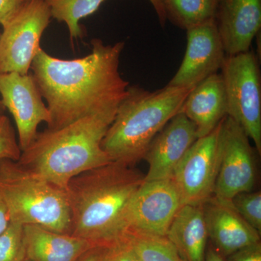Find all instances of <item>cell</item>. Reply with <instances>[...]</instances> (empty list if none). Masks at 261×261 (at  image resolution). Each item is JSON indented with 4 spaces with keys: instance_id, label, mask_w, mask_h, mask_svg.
I'll return each instance as SVG.
<instances>
[{
    "instance_id": "f546056e",
    "label": "cell",
    "mask_w": 261,
    "mask_h": 261,
    "mask_svg": "<svg viewBox=\"0 0 261 261\" xmlns=\"http://www.w3.org/2000/svg\"><path fill=\"white\" fill-rule=\"evenodd\" d=\"M149 1L152 6L153 7L154 11L157 14L158 18H159V23L163 28L166 25V20H166V15H165L161 0H149Z\"/></svg>"
},
{
    "instance_id": "3957f363",
    "label": "cell",
    "mask_w": 261,
    "mask_h": 261,
    "mask_svg": "<svg viewBox=\"0 0 261 261\" xmlns=\"http://www.w3.org/2000/svg\"><path fill=\"white\" fill-rule=\"evenodd\" d=\"M114 118L90 115L57 129L38 132L18 163L65 190L81 173L113 162L101 144Z\"/></svg>"
},
{
    "instance_id": "ba28073f",
    "label": "cell",
    "mask_w": 261,
    "mask_h": 261,
    "mask_svg": "<svg viewBox=\"0 0 261 261\" xmlns=\"http://www.w3.org/2000/svg\"><path fill=\"white\" fill-rule=\"evenodd\" d=\"M219 146V173L213 197L231 202L239 193L253 191L256 183L255 154L245 130L228 116L220 123Z\"/></svg>"
},
{
    "instance_id": "4316f807",
    "label": "cell",
    "mask_w": 261,
    "mask_h": 261,
    "mask_svg": "<svg viewBox=\"0 0 261 261\" xmlns=\"http://www.w3.org/2000/svg\"><path fill=\"white\" fill-rule=\"evenodd\" d=\"M27 3V0H0V25L4 27Z\"/></svg>"
},
{
    "instance_id": "d6986e66",
    "label": "cell",
    "mask_w": 261,
    "mask_h": 261,
    "mask_svg": "<svg viewBox=\"0 0 261 261\" xmlns=\"http://www.w3.org/2000/svg\"><path fill=\"white\" fill-rule=\"evenodd\" d=\"M166 20L189 30L214 20L219 0H161Z\"/></svg>"
},
{
    "instance_id": "2e32d148",
    "label": "cell",
    "mask_w": 261,
    "mask_h": 261,
    "mask_svg": "<svg viewBox=\"0 0 261 261\" xmlns=\"http://www.w3.org/2000/svg\"><path fill=\"white\" fill-rule=\"evenodd\" d=\"M179 113L195 124L197 137H205L227 116V102L221 73L205 79L190 91Z\"/></svg>"
},
{
    "instance_id": "ffe728a7",
    "label": "cell",
    "mask_w": 261,
    "mask_h": 261,
    "mask_svg": "<svg viewBox=\"0 0 261 261\" xmlns=\"http://www.w3.org/2000/svg\"><path fill=\"white\" fill-rule=\"evenodd\" d=\"M51 18L67 25L70 39L82 37L81 19L93 14L105 0H44Z\"/></svg>"
},
{
    "instance_id": "277c9868",
    "label": "cell",
    "mask_w": 261,
    "mask_h": 261,
    "mask_svg": "<svg viewBox=\"0 0 261 261\" xmlns=\"http://www.w3.org/2000/svg\"><path fill=\"white\" fill-rule=\"evenodd\" d=\"M191 90L168 84L154 91L129 86L103 138V150L113 162L135 166L145 159L154 137L179 113Z\"/></svg>"
},
{
    "instance_id": "4dcf8cb0",
    "label": "cell",
    "mask_w": 261,
    "mask_h": 261,
    "mask_svg": "<svg viewBox=\"0 0 261 261\" xmlns=\"http://www.w3.org/2000/svg\"><path fill=\"white\" fill-rule=\"evenodd\" d=\"M205 261H226V259L219 252L216 251L212 245H210L207 249Z\"/></svg>"
},
{
    "instance_id": "cb8c5ba5",
    "label": "cell",
    "mask_w": 261,
    "mask_h": 261,
    "mask_svg": "<svg viewBox=\"0 0 261 261\" xmlns=\"http://www.w3.org/2000/svg\"><path fill=\"white\" fill-rule=\"evenodd\" d=\"M21 152L10 118L5 115L0 117V159L18 161Z\"/></svg>"
},
{
    "instance_id": "30bf717a",
    "label": "cell",
    "mask_w": 261,
    "mask_h": 261,
    "mask_svg": "<svg viewBox=\"0 0 261 261\" xmlns=\"http://www.w3.org/2000/svg\"><path fill=\"white\" fill-rule=\"evenodd\" d=\"M219 129L220 124L197 139L173 172L171 179L182 205H203L214 196L220 164Z\"/></svg>"
},
{
    "instance_id": "4fadbf2b",
    "label": "cell",
    "mask_w": 261,
    "mask_h": 261,
    "mask_svg": "<svg viewBox=\"0 0 261 261\" xmlns=\"http://www.w3.org/2000/svg\"><path fill=\"white\" fill-rule=\"evenodd\" d=\"M198 139L195 124L183 113L171 118L151 142L145 156L149 169L144 181L169 179Z\"/></svg>"
},
{
    "instance_id": "7c38bea8",
    "label": "cell",
    "mask_w": 261,
    "mask_h": 261,
    "mask_svg": "<svg viewBox=\"0 0 261 261\" xmlns=\"http://www.w3.org/2000/svg\"><path fill=\"white\" fill-rule=\"evenodd\" d=\"M187 38L183 61L168 85L191 90L219 73L226 54L215 19L187 30Z\"/></svg>"
},
{
    "instance_id": "7402d4cb",
    "label": "cell",
    "mask_w": 261,
    "mask_h": 261,
    "mask_svg": "<svg viewBox=\"0 0 261 261\" xmlns=\"http://www.w3.org/2000/svg\"><path fill=\"white\" fill-rule=\"evenodd\" d=\"M25 258L24 225L10 222L0 233V261H23Z\"/></svg>"
},
{
    "instance_id": "7a4b0ae2",
    "label": "cell",
    "mask_w": 261,
    "mask_h": 261,
    "mask_svg": "<svg viewBox=\"0 0 261 261\" xmlns=\"http://www.w3.org/2000/svg\"><path fill=\"white\" fill-rule=\"evenodd\" d=\"M145 176L123 163L111 162L72 178L65 191L70 234L106 246L124 235L122 219Z\"/></svg>"
},
{
    "instance_id": "9c48e42d",
    "label": "cell",
    "mask_w": 261,
    "mask_h": 261,
    "mask_svg": "<svg viewBox=\"0 0 261 261\" xmlns=\"http://www.w3.org/2000/svg\"><path fill=\"white\" fill-rule=\"evenodd\" d=\"M181 206V196L171 178L144 181L123 214V233L166 237L173 218Z\"/></svg>"
},
{
    "instance_id": "d6a6232c",
    "label": "cell",
    "mask_w": 261,
    "mask_h": 261,
    "mask_svg": "<svg viewBox=\"0 0 261 261\" xmlns=\"http://www.w3.org/2000/svg\"><path fill=\"white\" fill-rule=\"evenodd\" d=\"M23 261H31V260H29L28 258H25V260H24Z\"/></svg>"
},
{
    "instance_id": "5bb4252c",
    "label": "cell",
    "mask_w": 261,
    "mask_h": 261,
    "mask_svg": "<svg viewBox=\"0 0 261 261\" xmlns=\"http://www.w3.org/2000/svg\"><path fill=\"white\" fill-rule=\"evenodd\" d=\"M215 22L226 56L251 49L261 28V0H219Z\"/></svg>"
},
{
    "instance_id": "83f0119b",
    "label": "cell",
    "mask_w": 261,
    "mask_h": 261,
    "mask_svg": "<svg viewBox=\"0 0 261 261\" xmlns=\"http://www.w3.org/2000/svg\"><path fill=\"white\" fill-rule=\"evenodd\" d=\"M10 223V219L8 207H7L4 200L0 195V233L8 227Z\"/></svg>"
},
{
    "instance_id": "d4e9b609",
    "label": "cell",
    "mask_w": 261,
    "mask_h": 261,
    "mask_svg": "<svg viewBox=\"0 0 261 261\" xmlns=\"http://www.w3.org/2000/svg\"><path fill=\"white\" fill-rule=\"evenodd\" d=\"M101 261H140L125 235L103 247Z\"/></svg>"
},
{
    "instance_id": "1f68e13d",
    "label": "cell",
    "mask_w": 261,
    "mask_h": 261,
    "mask_svg": "<svg viewBox=\"0 0 261 261\" xmlns=\"http://www.w3.org/2000/svg\"><path fill=\"white\" fill-rule=\"evenodd\" d=\"M5 111H6V109H5V106H3L1 98H0V117L4 116Z\"/></svg>"
},
{
    "instance_id": "5b68a950",
    "label": "cell",
    "mask_w": 261,
    "mask_h": 261,
    "mask_svg": "<svg viewBox=\"0 0 261 261\" xmlns=\"http://www.w3.org/2000/svg\"><path fill=\"white\" fill-rule=\"evenodd\" d=\"M0 195L10 222L70 234L71 218L65 190L27 171L18 161L0 159Z\"/></svg>"
},
{
    "instance_id": "836d02e7",
    "label": "cell",
    "mask_w": 261,
    "mask_h": 261,
    "mask_svg": "<svg viewBox=\"0 0 261 261\" xmlns=\"http://www.w3.org/2000/svg\"><path fill=\"white\" fill-rule=\"evenodd\" d=\"M27 2H28V1H30V0H27Z\"/></svg>"
},
{
    "instance_id": "8992f818",
    "label": "cell",
    "mask_w": 261,
    "mask_h": 261,
    "mask_svg": "<svg viewBox=\"0 0 261 261\" xmlns=\"http://www.w3.org/2000/svg\"><path fill=\"white\" fill-rule=\"evenodd\" d=\"M227 116L240 125L261 153V76L253 50L226 56L221 67Z\"/></svg>"
},
{
    "instance_id": "44dd1931",
    "label": "cell",
    "mask_w": 261,
    "mask_h": 261,
    "mask_svg": "<svg viewBox=\"0 0 261 261\" xmlns=\"http://www.w3.org/2000/svg\"><path fill=\"white\" fill-rule=\"evenodd\" d=\"M124 235L140 261H185L166 237L137 232Z\"/></svg>"
},
{
    "instance_id": "ac0fdd59",
    "label": "cell",
    "mask_w": 261,
    "mask_h": 261,
    "mask_svg": "<svg viewBox=\"0 0 261 261\" xmlns=\"http://www.w3.org/2000/svg\"><path fill=\"white\" fill-rule=\"evenodd\" d=\"M203 205H182L166 234L185 261H205L208 233Z\"/></svg>"
},
{
    "instance_id": "f1b7e54d",
    "label": "cell",
    "mask_w": 261,
    "mask_h": 261,
    "mask_svg": "<svg viewBox=\"0 0 261 261\" xmlns=\"http://www.w3.org/2000/svg\"><path fill=\"white\" fill-rule=\"evenodd\" d=\"M104 246H97L89 250L79 261H101Z\"/></svg>"
},
{
    "instance_id": "e0dca14e",
    "label": "cell",
    "mask_w": 261,
    "mask_h": 261,
    "mask_svg": "<svg viewBox=\"0 0 261 261\" xmlns=\"http://www.w3.org/2000/svg\"><path fill=\"white\" fill-rule=\"evenodd\" d=\"M27 258L31 261H79L97 245L70 233L56 232L47 228L25 225Z\"/></svg>"
},
{
    "instance_id": "52a82bcc",
    "label": "cell",
    "mask_w": 261,
    "mask_h": 261,
    "mask_svg": "<svg viewBox=\"0 0 261 261\" xmlns=\"http://www.w3.org/2000/svg\"><path fill=\"white\" fill-rule=\"evenodd\" d=\"M51 18L44 0H30L0 33V74L30 73L40 41Z\"/></svg>"
},
{
    "instance_id": "603a6c76",
    "label": "cell",
    "mask_w": 261,
    "mask_h": 261,
    "mask_svg": "<svg viewBox=\"0 0 261 261\" xmlns=\"http://www.w3.org/2000/svg\"><path fill=\"white\" fill-rule=\"evenodd\" d=\"M231 203L247 224L260 233L261 192H241L233 197Z\"/></svg>"
},
{
    "instance_id": "6da1fadb",
    "label": "cell",
    "mask_w": 261,
    "mask_h": 261,
    "mask_svg": "<svg viewBox=\"0 0 261 261\" xmlns=\"http://www.w3.org/2000/svg\"><path fill=\"white\" fill-rule=\"evenodd\" d=\"M91 43L92 53L83 58L60 59L41 47L33 61L31 73L50 113L49 129L90 115L115 116L126 97L129 84L119 71L125 43Z\"/></svg>"
},
{
    "instance_id": "484cf974",
    "label": "cell",
    "mask_w": 261,
    "mask_h": 261,
    "mask_svg": "<svg viewBox=\"0 0 261 261\" xmlns=\"http://www.w3.org/2000/svg\"><path fill=\"white\" fill-rule=\"evenodd\" d=\"M226 261H261V244H252L225 257Z\"/></svg>"
},
{
    "instance_id": "8fae6325",
    "label": "cell",
    "mask_w": 261,
    "mask_h": 261,
    "mask_svg": "<svg viewBox=\"0 0 261 261\" xmlns=\"http://www.w3.org/2000/svg\"><path fill=\"white\" fill-rule=\"evenodd\" d=\"M0 98L5 109L14 118L19 146L27 149L35 137L42 122L47 125L51 117L32 73L0 74Z\"/></svg>"
},
{
    "instance_id": "9a60e30c",
    "label": "cell",
    "mask_w": 261,
    "mask_h": 261,
    "mask_svg": "<svg viewBox=\"0 0 261 261\" xmlns=\"http://www.w3.org/2000/svg\"><path fill=\"white\" fill-rule=\"evenodd\" d=\"M203 206L208 239L222 256L260 241V233L247 224L231 202L212 197Z\"/></svg>"
}]
</instances>
